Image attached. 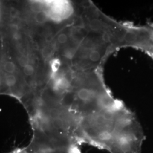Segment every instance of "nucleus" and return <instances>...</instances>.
<instances>
[{"label":"nucleus","instance_id":"423d86ee","mask_svg":"<svg viewBox=\"0 0 153 153\" xmlns=\"http://www.w3.org/2000/svg\"><path fill=\"white\" fill-rule=\"evenodd\" d=\"M35 71V69L32 65L27 64L23 67V73L27 76H32Z\"/></svg>","mask_w":153,"mask_h":153},{"label":"nucleus","instance_id":"f257e3e1","mask_svg":"<svg viewBox=\"0 0 153 153\" xmlns=\"http://www.w3.org/2000/svg\"><path fill=\"white\" fill-rule=\"evenodd\" d=\"M10 153H75L67 148L40 147L30 143L26 147L16 149Z\"/></svg>","mask_w":153,"mask_h":153},{"label":"nucleus","instance_id":"20e7f679","mask_svg":"<svg viewBox=\"0 0 153 153\" xmlns=\"http://www.w3.org/2000/svg\"><path fill=\"white\" fill-rule=\"evenodd\" d=\"M4 69L5 71L8 73L12 74L16 71V65L11 61H7L4 65Z\"/></svg>","mask_w":153,"mask_h":153},{"label":"nucleus","instance_id":"9b49d317","mask_svg":"<svg viewBox=\"0 0 153 153\" xmlns=\"http://www.w3.org/2000/svg\"><path fill=\"white\" fill-rule=\"evenodd\" d=\"M18 12L17 10H16L15 9H11V11H10V16L13 17H16L17 16Z\"/></svg>","mask_w":153,"mask_h":153},{"label":"nucleus","instance_id":"9d476101","mask_svg":"<svg viewBox=\"0 0 153 153\" xmlns=\"http://www.w3.org/2000/svg\"><path fill=\"white\" fill-rule=\"evenodd\" d=\"M59 65H60V64H59V61H54L52 62V71H57V69H59Z\"/></svg>","mask_w":153,"mask_h":153},{"label":"nucleus","instance_id":"7ed1b4c3","mask_svg":"<svg viewBox=\"0 0 153 153\" xmlns=\"http://www.w3.org/2000/svg\"><path fill=\"white\" fill-rule=\"evenodd\" d=\"M47 19V16L46 13L43 11H38L35 16V21L38 23H44Z\"/></svg>","mask_w":153,"mask_h":153},{"label":"nucleus","instance_id":"f03ea898","mask_svg":"<svg viewBox=\"0 0 153 153\" xmlns=\"http://www.w3.org/2000/svg\"><path fill=\"white\" fill-rule=\"evenodd\" d=\"M89 60L93 62H97L100 60L102 55L100 52L97 49L91 51L88 55Z\"/></svg>","mask_w":153,"mask_h":153},{"label":"nucleus","instance_id":"39448f33","mask_svg":"<svg viewBox=\"0 0 153 153\" xmlns=\"http://www.w3.org/2000/svg\"><path fill=\"white\" fill-rule=\"evenodd\" d=\"M5 81L6 85L8 87H13L16 84V77L13 74H9L6 76Z\"/></svg>","mask_w":153,"mask_h":153},{"label":"nucleus","instance_id":"0eeeda50","mask_svg":"<svg viewBox=\"0 0 153 153\" xmlns=\"http://www.w3.org/2000/svg\"><path fill=\"white\" fill-rule=\"evenodd\" d=\"M57 40L60 44L65 43L66 42L68 41V36L66 35L65 33H62L59 35L57 38Z\"/></svg>","mask_w":153,"mask_h":153},{"label":"nucleus","instance_id":"1a4fd4ad","mask_svg":"<svg viewBox=\"0 0 153 153\" xmlns=\"http://www.w3.org/2000/svg\"><path fill=\"white\" fill-rule=\"evenodd\" d=\"M18 62L19 64V65L21 66H22L23 67L25 66L26 65H27V60L26 59V57H24V56H22V57H20L19 59H18Z\"/></svg>","mask_w":153,"mask_h":153},{"label":"nucleus","instance_id":"6e6552de","mask_svg":"<svg viewBox=\"0 0 153 153\" xmlns=\"http://www.w3.org/2000/svg\"><path fill=\"white\" fill-rule=\"evenodd\" d=\"M51 53V48L49 47H44L42 51V55L44 57H48Z\"/></svg>","mask_w":153,"mask_h":153}]
</instances>
